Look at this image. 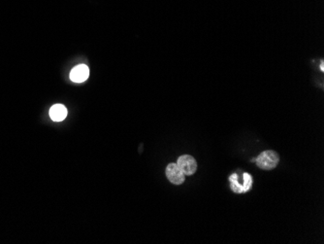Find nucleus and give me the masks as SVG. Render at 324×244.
<instances>
[{
    "label": "nucleus",
    "instance_id": "nucleus-2",
    "mask_svg": "<svg viewBox=\"0 0 324 244\" xmlns=\"http://www.w3.org/2000/svg\"><path fill=\"white\" fill-rule=\"evenodd\" d=\"M177 165L185 173V175H192L195 173V171L197 169V163H196L195 159L190 155L181 156L178 159Z\"/></svg>",
    "mask_w": 324,
    "mask_h": 244
},
{
    "label": "nucleus",
    "instance_id": "nucleus-5",
    "mask_svg": "<svg viewBox=\"0 0 324 244\" xmlns=\"http://www.w3.org/2000/svg\"><path fill=\"white\" fill-rule=\"evenodd\" d=\"M67 116V109L62 104H56L50 109V117L55 122H61Z\"/></svg>",
    "mask_w": 324,
    "mask_h": 244
},
{
    "label": "nucleus",
    "instance_id": "nucleus-3",
    "mask_svg": "<svg viewBox=\"0 0 324 244\" xmlns=\"http://www.w3.org/2000/svg\"><path fill=\"white\" fill-rule=\"evenodd\" d=\"M166 176L172 184L181 185L185 182V173L181 170L178 165L170 164L166 168Z\"/></svg>",
    "mask_w": 324,
    "mask_h": 244
},
{
    "label": "nucleus",
    "instance_id": "nucleus-6",
    "mask_svg": "<svg viewBox=\"0 0 324 244\" xmlns=\"http://www.w3.org/2000/svg\"><path fill=\"white\" fill-rule=\"evenodd\" d=\"M230 183H231V190L237 194H241L244 193V189L241 184H239L238 182V175L236 173L231 174V176L229 177Z\"/></svg>",
    "mask_w": 324,
    "mask_h": 244
},
{
    "label": "nucleus",
    "instance_id": "nucleus-7",
    "mask_svg": "<svg viewBox=\"0 0 324 244\" xmlns=\"http://www.w3.org/2000/svg\"><path fill=\"white\" fill-rule=\"evenodd\" d=\"M252 186V177L248 174V173H244V185H243V189H244V193L248 192Z\"/></svg>",
    "mask_w": 324,
    "mask_h": 244
},
{
    "label": "nucleus",
    "instance_id": "nucleus-8",
    "mask_svg": "<svg viewBox=\"0 0 324 244\" xmlns=\"http://www.w3.org/2000/svg\"><path fill=\"white\" fill-rule=\"evenodd\" d=\"M321 69H322V71H324V60H322V62H321Z\"/></svg>",
    "mask_w": 324,
    "mask_h": 244
},
{
    "label": "nucleus",
    "instance_id": "nucleus-4",
    "mask_svg": "<svg viewBox=\"0 0 324 244\" xmlns=\"http://www.w3.org/2000/svg\"><path fill=\"white\" fill-rule=\"evenodd\" d=\"M90 76V69L86 64L77 65L70 72V79L75 83H83Z\"/></svg>",
    "mask_w": 324,
    "mask_h": 244
},
{
    "label": "nucleus",
    "instance_id": "nucleus-1",
    "mask_svg": "<svg viewBox=\"0 0 324 244\" xmlns=\"http://www.w3.org/2000/svg\"><path fill=\"white\" fill-rule=\"evenodd\" d=\"M255 161H256V165L260 169L271 170L278 166L280 162V156L275 151H264L257 157Z\"/></svg>",
    "mask_w": 324,
    "mask_h": 244
}]
</instances>
